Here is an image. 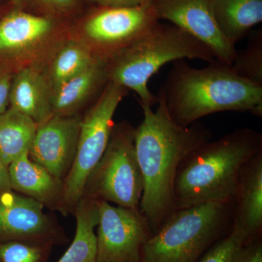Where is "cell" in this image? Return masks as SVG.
<instances>
[{
  "label": "cell",
  "mask_w": 262,
  "mask_h": 262,
  "mask_svg": "<svg viewBox=\"0 0 262 262\" xmlns=\"http://www.w3.org/2000/svg\"><path fill=\"white\" fill-rule=\"evenodd\" d=\"M44 208L13 190L0 194V243L21 241L53 247L67 244L64 230Z\"/></svg>",
  "instance_id": "8fae6325"
},
{
  "label": "cell",
  "mask_w": 262,
  "mask_h": 262,
  "mask_svg": "<svg viewBox=\"0 0 262 262\" xmlns=\"http://www.w3.org/2000/svg\"><path fill=\"white\" fill-rule=\"evenodd\" d=\"M95 7L137 6L151 3V0H86Z\"/></svg>",
  "instance_id": "83f0119b"
},
{
  "label": "cell",
  "mask_w": 262,
  "mask_h": 262,
  "mask_svg": "<svg viewBox=\"0 0 262 262\" xmlns=\"http://www.w3.org/2000/svg\"><path fill=\"white\" fill-rule=\"evenodd\" d=\"M13 76L11 71L0 66V115L10 106V92Z\"/></svg>",
  "instance_id": "4316f807"
},
{
  "label": "cell",
  "mask_w": 262,
  "mask_h": 262,
  "mask_svg": "<svg viewBox=\"0 0 262 262\" xmlns=\"http://www.w3.org/2000/svg\"><path fill=\"white\" fill-rule=\"evenodd\" d=\"M97 58L85 44L70 35L45 68L52 91L85 70Z\"/></svg>",
  "instance_id": "44dd1931"
},
{
  "label": "cell",
  "mask_w": 262,
  "mask_h": 262,
  "mask_svg": "<svg viewBox=\"0 0 262 262\" xmlns=\"http://www.w3.org/2000/svg\"><path fill=\"white\" fill-rule=\"evenodd\" d=\"M12 3L15 8L25 10L34 3V0H12Z\"/></svg>",
  "instance_id": "f546056e"
},
{
  "label": "cell",
  "mask_w": 262,
  "mask_h": 262,
  "mask_svg": "<svg viewBox=\"0 0 262 262\" xmlns=\"http://www.w3.org/2000/svg\"><path fill=\"white\" fill-rule=\"evenodd\" d=\"M232 70L250 81L262 85V32L256 31L251 34L247 46L231 65Z\"/></svg>",
  "instance_id": "7402d4cb"
},
{
  "label": "cell",
  "mask_w": 262,
  "mask_h": 262,
  "mask_svg": "<svg viewBox=\"0 0 262 262\" xmlns=\"http://www.w3.org/2000/svg\"><path fill=\"white\" fill-rule=\"evenodd\" d=\"M75 237L58 262H96L97 236L95 229L99 220L97 201L82 196L76 208Z\"/></svg>",
  "instance_id": "d6986e66"
},
{
  "label": "cell",
  "mask_w": 262,
  "mask_h": 262,
  "mask_svg": "<svg viewBox=\"0 0 262 262\" xmlns=\"http://www.w3.org/2000/svg\"><path fill=\"white\" fill-rule=\"evenodd\" d=\"M262 149V135L239 128L208 141L183 160L174 185L176 210L234 201L239 173Z\"/></svg>",
  "instance_id": "3957f363"
},
{
  "label": "cell",
  "mask_w": 262,
  "mask_h": 262,
  "mask_svg": "<svg viewBox=\"0 0 262 262\" xmlns=\"http://www.w3.org/2000/svg\"><path fill=\"white\" fill-rule=\"evenodd\" d=\"M188 59L214 61L211 49L171 24L157 22L134 42L106 60L108 81L134 91L141 106L152 107L158 96L149 89V81L170 62Z\"/></svg>",
  "instance_id": "277c9868"
},
{
  "label": "cell",
  "mask_w": 262,
  "mask_h": 262,
  "mask_svg": "<svg viewBox=\"0 0 262 262\" xmlns=\"http://www.w3.org/2000/svg\"><path fill=\"white\" fill-rule=\"evenodd\" d=\"M34 3L40 5L47 15L59 19L72 15L79 7L77 0H34Z\"/></svg>",
  "instance_id": "d4e9b609"
},
{
  "label": "cell",
  "mask_w": 262,
  "mask_h": 262,
  "mask_svg": "<svg viewBox=\"0 0 262 262\" xmlns=\"http://www.w3.org/2000/svg\"><path fill=\"white\" fill-rule=\"evenodd\" d=\"M127 91L120 84L108 81L82 117L77 152L63 180V196L58 210L63 216L75 213L83 196L87 179L107 146L115 125L114 115Z\"/></svg>",
  "instance_id": "8992f818"
},
{
  "label": "cell",
  "mask_w": 262,
  "mask_h": 262,
  "mask_svg": "<svg viewBox=\"0 0 262 262\" xmlns=\"http://www.w3.org/2000/svg\"><path fill=\"white\" fill-rule=\"evenodd\" d=\"M232 229L244 244L257 238L262 228V149L244 165L235 195Z\"/></svg>",
  "instance_id": "5bb4252c"
},
{
  "label": "cell",
  "mask_w": 262,
  "mask_h": 262,
  "mask_svg": "<svg viewBox=\"0 0 262 262\" xmlns=\"http://www.w3.org/2000/svg\"><path fill=\"white\" fill-rule=\"evenodd\" d=\"M12 190L39 202L45 208L58 211L63 192V180L29 158V153L8 165Z\"/></svg>",
  "instance_id": "2e32d148"
},
{
  "label": "cell",
  "mask_w": 262,
  "mask_h": 262,
  "mask_svg": "<svg viewBox=\"0 0 262 262\" xmlns=\"http://www.w3.org/2000/svg\"><path fill=\"white\" fill-rule=\"evenodd\" d=\"M160 21L151 3L137 6L96 7L71 37L95 56L107 60Z\"/></svg>",
  "instance_id": "9c48e42d"
},
{
  "label": "cell",
  "mask_w": 262,
  "mask_h": 262,
  "mask_svg": "<svg viewBox=\"0 0 262 262\" xmlns=\"http://www.w3.org/2000/svg\"><path fill=\"white\" fill-rule=\"evenodd\" d=\"M37 126L30 117L10 107L0 115V160L5 165L8 167L29 153Z\"/></svg>",
  "instance_id": "ffe728a7"
},
{
  "label": "cell",
  "mask_w": 262,
  "mask_h": 262,
  "mask_svg": "<svg viewBox=\"0 0 262 262\" xmlns=\"http://www.w3.org/2000/svg\"><path fill=\"white\" fill-rule=\"evenodd\" d=\"M12 190L8 167L0 160V194Z\"/></svg>",
  "instance_id": "f1b7e54d"
},
{
  "label": "cell",
  "mask_w": 262,
  "mask_h": 262,
  "mask_svg": "<svg viewBox=\"0 0 262 262\" xmlns=\"http://www.w3.org/2000/svg\"><path fill=\"white\" fill-rule=\"evenodd\" d=\"M158 107L141 106L144 118L135 129V149L143 179L139 211L151 234L176 211L174 185L183 160L207 141L211 133L201 123H177L158 93Z\"/></svg>",
  "instance_id": "6da1fadb"
},
{
  "label": "cell",
  "mask_w": 262,
  "mask_h": 262,
  "mask_svg": "<svg viewBox=\"0 0 262 262\" xmlns=\"http://www.w3.org/2000/svg\"><path fill=\"white\" fill-rule=\"evenodd\" d=\"M219 28L235 46L262 21V0H211Z\"/></svg>",
  "instance_id": "ac0fdd59"
},
{
  "label": "cell",
  "mask_w": 262,
  "mask_h": 262,
  "mask_svg": "<svg viewBox=\"0 0 262 262\" xmlns=\"http://www.w3.org/2000/svg\"><path fill=\"white\" fill-rule=\"evenodd\" d=\"M59 18L12 10L0 20V66L13 74L28 67L46 68L70 37Z\"/></svg>",
  "instance_id": "ba28073f"
},
{
  "label": "cell",
  "mask_w": 262,
  "mask_h": 262,
  "mask_svg": "<svg viewBox=\"0 0 262 262\" xmlns=\"http://www.w3.org/2000/svg\"><path fill=\"white\" fill-rule=\"evenodd\" d=\"M203 68L173 62L159 93L170 117L183 127L221 112L262 116V85L237 75L231 66L215 60Z\"/></svg>",
  "instance_id": "7a4b0ae2"
},
{
  "label": "cell",
  "mask_w": 262,
  "mask_h": 262,
  "mask_svg": "<svg viewBox=\"0 0 262 262\" xmlns=\"http://www.w3.org/2000/svg\"><path fill=\"white\" fill-rule=\"evenodd\" d=\"M82 117L53 115L38 125L29 157L57 178L64 180L77 152Z\"/></svg>",
  "instance_id": "4fadbf2b"
},
{
  "label": "cell",
  "mask_w": 262,
  "mask_h": 262,
  "mask_svg": "<svg viewBox=\"0 0 262 262\" xmlns=\"http://www.w3.org/2000/svg\"><path fill=\"white\" fill-rule=\"evenodd\" d=\"M135 129L127 122L115 124L104 153L87 179L82 196L139 210L143 179L136 157Z\"/></svg>",
  "instance_id": "52a82bcc"
},
{
  "label": "cell",
  "mask_w": 262,
  "mask_h": 262,
  "mask_svg": "<svg viewBox=\"0 0 262 262\" xmlns=\"http://www.w3.org/2000/svg\"><path fill=\"white\" fill-rule=\"evenodd\" d=\"M232 262H262V244L259 237L237 250Z\"/></svg>",
  "instance_id": "484cf974"
},
{
  "label": "cell",
  "mask_w": 262,
  "mask_h": 262,
  "mask_svg": "<svg viewBox=\"0 0 262 262\" xmlns=\"http://www.w3.org/2000/svg\"><path fill=\"white\" fill-rule=\"evenodd\" d=\"M97 203L96 262H142L143 248L151 232L140 211L107 202Z\"/></svg>",
  "instance_id": "30bf717a"
},
{
  "label": "cell",
  "mask_w": 262,
  "mask_h": 262,
  "mask_svg": "<svg viewBox=\"0 0 262 262\" xmlns=\"http://www.w3.org/2000/svg\"><path fill=\"white\" fill-rule=\"evenodd\" d=\"M159 20H166L209 48L215 60L231 66L237 51L223 35L215 20L211 0H151Z\"/></svg>",
  "instance_id": "7c38bea8"
},
{
  "label": "cell",
  "mask_w": 262,
  "mask_h": 262,
  "mask_svg": "<svg viewBox=\"0 0 262 262\" xmlns=\"http://www.w3.org/2000/svg\"><path fill=\"white\" fill-rule=\"evenodd\" d=\"M53 246L21 241L0 243V262H48Z\"/></svg>",
  "instance_id": "603a6c76"
},
{
  "label": "cell",
  "mask_w": 262,
  "mask_h": 262,
  "mask_svg": "<svg viewBox=\"0 0 262 262\" xmlns=\"http://www.w3.org/2000/svg\"><path fill=\"white\" fill-rule=\"evenodd\" d=\"M52 96L45 68L28 67L13 74L9 107L30 117L37 125L53 116Z\"/></svg>",
  "instance_id": "9a60e30c"
},
{
  "label": "cell",
  "mask_w": 262,
  "mask_h": 262,
  "mask_svg": "<svg viewBox=\"0 0 262 262\" xmlns=\"http://www.w3.org/2000/svg\"><path fill=\"white\" fill-rule=\"evenodd\" d=\"M230 203H206L177 209L150 236L142 250V262H198L222 238Z\"/></svg>",
  "instance_id": "5b68a950"
},
{
  "label": "cell",
  "mask_w": 262,
  "mask_h": 262,
  "mask_svg": "<svg viewBox=\"0 0 262 262\" xmlns=\"http://www.w3.org/2000/svg\"><path fill=\"white\" fill-rule=\"evenodd\" d=\"M108 82L106 60L97 58L85 70L53 91V115H77L91 98L99 96Z\"/></svg>",
  "instance_id": "e0dca14e"
},
{
  "label": "cell",
  "mask_w": 262,
  "mask_h": 262,
  "mask_svg": "<svg viewBox=\"0 0 262 262\" xmlns=\"http://www.w3.org/2000/svg\"><path fill=\"white\" fill-rule=\"evenodd\" d=\"M244 245L238 234L232 229L228 235L212 245L198 262H232L237 250Z\"/></svg>",
  "instance_id": "cb8c5ba5"
}]
</instances>
